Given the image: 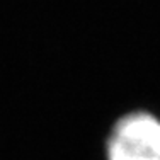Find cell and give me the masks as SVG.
Wrapping results in <instances>:
<instances>
[{
    "instance_id": "6da1fadb",
    "label": "cell",
    "mask_w": 160,
    "mask_h": 160,
    "mask_svg": "<svg viewBox=\"0 0 160 160\" xmlns=\"http://www.w3.org/2000/svg\"><path fill=\"white\" fill-rule=\"evenodd\" d=\"M108 160H160V119L148 112L121 118L109 135Z\"/></svg>"
}]
</instances>
